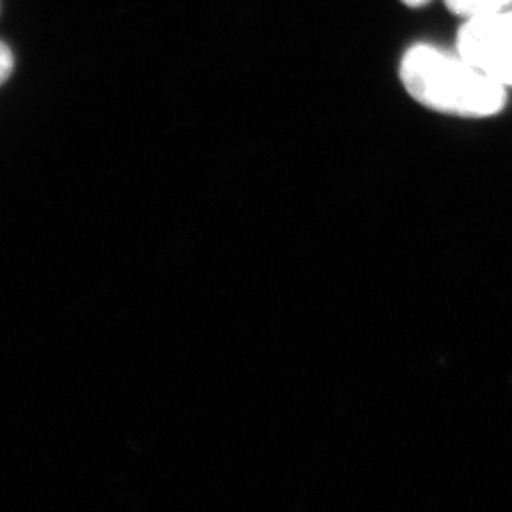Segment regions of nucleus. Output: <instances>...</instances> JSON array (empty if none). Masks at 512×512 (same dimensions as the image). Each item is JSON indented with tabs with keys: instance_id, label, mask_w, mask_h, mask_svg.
Wrapping results in <instances>:
<instances>
[{
	"instance_id": "nucleus-3",
	"label": "nucleus",
	"mask_w": 512,
	"mask_h": 512,
	"mask_svg": "<svg viewBox=\"0 0 512 512\" xmlns=\"http://www.w3.org/2000/svg\"><path fill=\"white\" fill-rule=\"evenodd\" d=\"M446 6L465 19L511 8L512 0H446Z\"/></svg>"
},
{
	"instance_id": "nucleus-4",
	"label": "nucleus",
	"mask_w": 512,
	"mask_h": 512,
	"mask_svg": "<svg viewBox=\"0 0 512 512\" xmlns=\"http://www.w3.org/2000/svg\"><path fill=\"white\" fill-rule=\"evenodd\" d=\"M14 71V54L12 50L0 40V86L10 78Z\"/></svg>"
},
{
	"instance_id": "nucleus-1",
	"label": "nucleus",
	"mask_w": 512,
	"mask_h": 512,
	"mask_svg": "<svg viewBox=\"0 0 512 512\" xmlns=\"http://www.w3.org/2000/svg\"><path fill=\"white\" fill-rule=\"evenodd\" d=\"M404 92L418 105L458 118H490L507 101V88L478 71L463 55L431 44L404 52L399 67Z\"/></svg>"
},
{
	"instance_id": "nucleus-2",
	"label": "nucleus",
	"mask_w": 512,
	"mask_h": 512,
	"mask_svg": "<svg viewBox=\"0 0 512 512\" xmlns=\"http://www.w3.org/2000/svg\"><path fill=\"white\" fill-rule=\"evenodd\" d=\"M456 52L503 88H512V6L465 19Z\"/></svg>"
},
{
	"instance_id": "nucleus-5",
	"label": "nucleus",
	"mask_w": 512,
	"mask_h": 512,
	"mask_svg": "<svg viewBox=\"0 0 512 512\" xmlns=\"http://www.w3.org/2000/svg\"><path fill=\"white\" fill-rule=\"evenodd\" d=\"M403 4H406L408 8H420V6H425L429 0H401Z\"/></svg>"
}]
</instances>
